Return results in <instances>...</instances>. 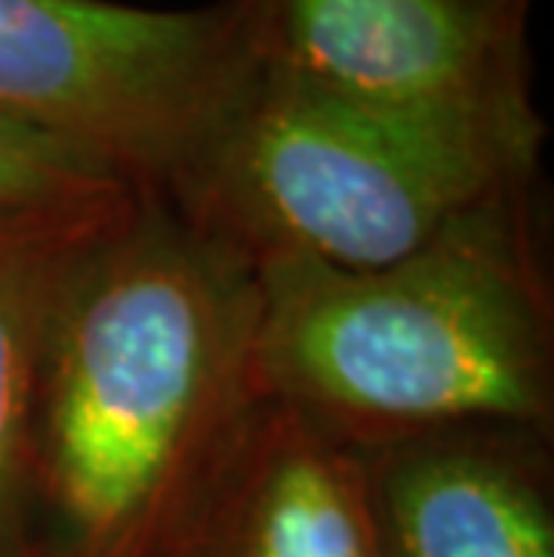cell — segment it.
<instances>
[{
	"instance_id": "cell-1",
	"label": "cell",
	"mask_w": 554,
	"mask_h": 557,
	"mask_svg": "<svg viewBox=\"0 0 554 557\" xmlns=\"http://www.w3.org/2000/svg\"><path fill=\"white\" fill-rule=\"evenodd\" d=\"M259 277L140 187L58 302L33 410L29 557H170L263 399Z\"/></svg>"
},
{
	"instance_id": "cell-2",
	"label": "cell",
	"mask_w": 554,
	"mask_h": 557,
	"mask_svg": "<svg viewBox=\"0 0 554 557\" xmlns=\"http://www.w3.org/2000/svg\"><path fill=\"white\" fill-rule=\"evenodd\" d=\"M256 277L263 396L364 454L547 421V313L526 187L468 212L404 263L259 259Z\"/></svg>"
},
{
	"instance_id": "cell-3",
	"label": "cell",
	"mask_w": 554,
	"mask_h": 557,
	"mask_svg": "<svg viewBox=\"0 0 554 557\" xmlns=\"http://www.w3.org/2000/svg\"><path fill=\"white\" fill-rule=\"evenodd\" d=\"M537 156L540 123L382 109L249 58L167 195L253 263L382 270L526 187Z\"/></svg>"
},
{
	"instance_id": "cell-4",
	"label": "cell",
	"mask_w": 554,
	"mask_h": 557,
	"mask_svg": "<svg viewBox=\"0 0 554 557\" xmlns=\"http://www.w3.org/2000/svg\"><path fill=\"white\" fill-rule=\"evenodd\" d=\"M249 69L238 11L0 0V109L167 187Z\"/></svg>"
},
{
	"instance_id": "cell-5",
	"label": "cell",
	"mask_w": 554,
	"mask_h": 557,
	"mask_svg": "<svg viewBox=\"0 0 554 557\" xmlns=\"http://www.w3.org/2000/svg\"><path fill=\"white\" fill-rule=\"evenodd\" d=\"M256 65L382 109L540 123L529 0H231Z\"/></svg>"
},
{
	"instance_id": "cell-6",
	"label": "cell",
	"mask_w": 554,
	"mask_h": 557,
	"mask_svg": "<svg viewBox=\"0 0 554 557\" xmlns=\"http://www.w3.org/2000/svg\"><path fill=\"white\" fill-rule=\"evenodd\" d=\"M170 557H389L371 457L263 396Z\"/></svg>"
},
{
	"instance_id": "cell-7",
	"label": "cell",
	"mask_w": 554,
	"mask_h": 557,
	"mask_svg": "<svg viewBox=\"0 0 554 557\" xmlns=\"http://www.w3.org/2000/svg\"><path fill=\"white\" fill-rule=\"evenodd\" d=\"M389 557H554L540 479L508 446L432 435L371 460Z\"/></svg>"
},
{
	"instance_id": "cell-8",
	"label": "cell",
	"mask_w": 554,
	"mask_h": 557,
	"mask_svg": "<svg viewBox=\"0 0 554 557\" xmlns=\"http://www.w3.org/2000/svg\"><path fill=\"white\" fill-rule=\"evenodd\" d=\"M137 191L0 206V557H29L33 410L58 302Z\"/></svg>"
},
{
	"instance_id": "cell-9",
	"label": "cell",
	"mask_w": 554,
	"mask_h": 557,
	"mask_svg": "<svg viewBox=\"0 0 554 557\" xmlns=\"http://www.w3.org/2000/svg\"><path fill=\"white\" fill-rule=\"evenodd\" d=\"M134 187L145 184L94 148L0 109V206L98 201Z\"/></svg>"
}]
</instances>
